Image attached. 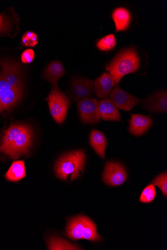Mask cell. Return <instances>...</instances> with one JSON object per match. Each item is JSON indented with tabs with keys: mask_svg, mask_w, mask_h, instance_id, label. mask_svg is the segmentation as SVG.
<instances>
[{
	"mask_svg": "<svg viewBox=\"0 0 167 250\" xmlns=\"http://www.w3.org/2000/svg\"><path fill=\"white\" fill-rule=\"evenodd\" d=\"M33 132L24 125H12L5 131L0 145V153H3L13 160L27 154L32 146Z\"/></svg>",
	"mask_w": 167,
	"mask_h": 250,
	"instance_id": "6da1fadb",
	"label": "cell"
},
{
	"mask_svg": "<svg viewBox=\"0 0 167 250\" xmlns=\"http://www.w3.org/2000/svg\"><path fill=\"white\" fill-rule=\"evenodd\" d=\"M141 62V57L137 50L134 48H128L118 53L107 65L106 70L113 77L116 85L124 76L138 71Z\"/></svg>",
	"mask_w": 167,
	"mask_h": 250,
	"instance_id": "7a4b0ae2",
	"label": "cell"
},
{
	"mask_svg": "<svg viewBox=\"0 0 167 250\" xmlns=\"http://www.w3.org/2000/svg\"><path fill=\"white\" fill-rule=\"evenodd\" d=\"M86 160L84 151H74L60 157L56 162L55 172L56 176L64 181H73L83 173Z\"/></svg>",
	"mask_w": 167,
	"mask_h": 250,
	"instance_id": "3957f363",
	"label": "cell"
},
{
	"mask_svg": "<svg viewBox=\"0 0 167 250\" xmlns=\"http://www.w3.org/2000/svg\"><path fill=\"white\" fill-rule=\"evenodd\" d=\"M47 102L51 115L55 121L59 124H62L66 118L69 109V99L58 86H53Z\"/></svg>",
	"mask_w": 167,
	"mask_h": 250,
	"instance_id": "277c9868",
	"label": "cell"
},
{
	"mask_svg": "<svg viewBox=\"0 0 167 250\" xmlns=\"http://www.w3.org/2000/svg\"><path fill=\"white\" fill-rule=\"evenodd\" d=\"M22 98V91L10 85L0 74V113L10 110Z\"/></svg>",
	"mask_w": 167,
	"mask_h": 250,
	"instance_id": "5b68a950",
	"label": "cell"
},
{
	"mask_svg": "<svg viewBox=\"0 0 167 250\" xmlns=\"http://www.w3.org/2000/svg\"><path fill=\"white\" fill-rule=\"evenodd\" d=\"M78 109L80 119L84 123L93 125L100 121L99 103L96 99L80 100L78 103Z\"/></svg>",
	"mask_w": 167,
	"mask_h": 250,
	"instance_id": "8992f818",
	"label": "cell"
},
{
	"mask_svg": "<svg viewBox=\"0 0 167 250\" xmlns=\"http://www.w3.org/2000/svg\"><path fill=\"white\" fill-rule=\"evenodd\" d=\"M127 174L124 167L118 163L109 162L105 166L103 179L107 185L117 187L125 183Z\"/></svg>",
	"mask_w": 167,
	"mask_h": 250,
	"instance_id": "52a82bcc",
	"label": "cell"
},
{
	"mask_svg": "<svg viewBox=\"0 0 167 250\" xmlns=\"http://www.w3.org/2000/svg\"><path fill=\"white\" fill-rule=\"evenodd\" d=\"M94 93V82L84 78L74 79L71 83V98L74 101L91 97Z\"/></svg>",
	"mask_w": 167,
	"mask_h": 250,
	"instance_id": "ba28073f",
	"label": "cell"
},
{
	"mask_svg": "<svg viewBox=\"0 0 167 250\" xmlns=\"http://www.w3.org/2000/svg\"><path fill=\"white\" fill-rule=\"evenodd\" d=\"M109 99L118 108L126 111L131 110L140 102V100L125 91L116 87L109 94Z\"/></svg>",
	"mask_w": 167,
	"mask_h": 250,
	"instance_id": "9c48e42d",
	"label": "cell"
},
{
	"mask_svg": "<svg viewBox=\"0 0 167 250\" xmlns=\"http://www.w3.org/2000/svg\"><path fill=\"white\" fill-rule=\"evenodd\" d=\"M0 65L2 69L1 74L7 82L15 88L22 91L23 82L19 65L12 62L3 60L0 61Z\"/></svg>",
	"mask_w": 167,
	"mask_h": 250,
	"instance_id": "30bf717a",
	"label": "cell"
},
{
	"mask_svg": "<svg viewBox=\"0 0 167 250\" xmlns=\"http://www.w3.org/2000/svg\"><path fill=\"white\" fill-rule=\"evenodd\" d=\"M145 108L153 112H165L167 110V94L160 92L147 97L142 103Z\"/></svg>",
	"mask_w": 167,
	"mask_h": 250,
	"instance_id": "8fae6325",
	"label": "cell"
},
{
	"mask_svg": "<svg viewBox=\"0 0 167 250\" xmlns=\"http://www.w3.org/2000/svg\"><path fill=\"white\" fill-rule=\"evenodd\" d=\"M114 21L116 32L126 31L131 24L132 17L130 11L122 7L116 8L112 14Z\"/></svg>",
	"mask_w": 167,
	"mask_h": 250,
	"instance_id": "7c38bea8",
	"label": "cell"
},
{
	"mask_svg": "<svg viewBox=\"0 0 167 250\" xmlns=\"http://www.w3.org/2000/svg\"><path fill=\"white\" fill-rule=\"evenodd\" d=\"M152 125L153 120L150 117L131 114L129 129L132 134L140 136L145 133Z\"/></svg>",
	"mask_w": 167,
	"mask_h": 250,
	"instance_id": "4fadbf2b",
	"label": "cell"
},
{
	"mask_svg": "<svg viewBox=\"0 0 167 250\" xmlns=\"http://www.w3.org/2000/svg\"><path fill=\"white\" fill-rule=\"evenodd\" d=\"M114 85L113 77L104 73L94 82V93L98 98H105L109 95Z\"/></svg>",
	"mask_w": 167,
	"mask_h": 250,
	"instance_id": "5bb4252c",
	"label": "cell"
},
{
	"mask_svg": "<svg viewBox=\"0 0 167 250\" xmlns=\"http://www.w3.org/2000/svg\"><path fill=\"white\" fill-rule=\"evenodd\" d=\"M101 119L107 121H120L121 116L118 108L110 99L101 100L99 103Z\"/></svg>",
	"mask_w": 167,
	"mask_h": 250,
	"instance_id": "9a60e30c",
	"label": "cell"
},
{
	"mask_svg": "<svg viewBox=\"0 0 167 250\" xmlns=\"http://www.w3.org/2000/svg\"><path fill=\"white\" fill-rule=\"evenodd\" d=\"M65 75L63 64L59 61L51 62L46 68L44 78L50 82L53 86H58V80Z\"/></svg>",
	"mask_w": 167,
	"mask_h": 250,
	"instance_id": "2e32d148",
	"label": "cell"
},
{
	"mask_svg": "<svg viewBox=\"0 0 167 250\" xmlns=\"http://www.w3.org/2000/svg\"><path fill=\"white\" fill-rule=\"evenodd\" d=\"M85 216H78L69 221L67 227V234L72 239H83L85 227Z\"/></svg>",
	"mask_w": 167,
	"mask_h": 250,
	"instance_id": "e0dca14e",
	"label": "cell"
},
{
	"mask_svg": "<svg viewBox=\"0 0 167 250\" xmlns=\"http://www.w3.org/2000/svg\"><path fill=\"white\" fill-rule=\"evenodd\" d=\"M90 145L99 156L104 159L107 140L104 133L97 130H93L90 134Z\"/></svg>",
	"mask_w": 167,
	"mask_h": 250,
	"instance_id": "ac0fdd59",
	"label": "cell"
},
{
	"mask_svg": "<svg viewBox=\"0 0 167 250\" xmlns=\"http://www.w3.org/2000/svg\"><path fill=\"white\" fill-rule=\"evenodd\" d=\"M26 176L24 162L23 161L14 162L7 172L6 178L12 182H18Z\"/></svg>",
	"mask_w": 167,
	"mask_h": 250,
	"instance_id": "d6986e66",
	"label": "cell"
},
{
	"mask_svg": "<svg viewBox=\"0 0 167 250\" xmlns=\"http://www.w3.org/2000/svg\"><path fill=\"white\" fill-rule=\"evenodd\" d=\"M83 239L92 241H98L101 239V237L97 234L96 225L86 217Z\"/></svg>",
	"mask_w": 167,
	"mask_h": 250,
	"instance_id": "ffe728a7",
	"label": "cell"
},
{
	"mask_svg": "<svg viewBox=\"0 0 167 250\" xmlns=\"http://www.w3.org/2000/svg\"><path fill=\"white\" fill-rule=\"evenodd\" d=\"M116 43L114 35L110 34L100 39L96 43V47L101 51L108 52L113 49Z\"/></svg>",
	"mask_w": 167,
	"mask_h": 250,
	"instance_id": "44dd1931",
	"label": "cell"
},
{
	"mask_svg": "<svg viewBox=\"0 0 167 250\" xmlns=\"http://www.w3.org/2000/svg\"><path fill=\"white\" fill-rule=\"evenodd\" d=\"M49 250H81L79 247L71 244L65 240L52 237L49 241Z\"/></svg>",
	"mask_w": 167,
	"mask_h": 250,
	"instance_id": "7402d4cb",
	"label": "cell"
},
{
	"mask_svg": "<svg viewBox=\"0 0 167 250\" xmlns=\"http://www.w3.org/2000/svg\"><path fill=\"white\" fill-rule=\"evenodd\" d=\"M21 41L25 47H34L38 43V37L35 33L28 31L23 35Z\"/></svg>",
	"mask_w": 167,
	"mask_h": 250,
	"instance_id": "603a6c76",
	"label": "cell"
},
{
	"mask_svg": "<svg viewBox=\"0 0 167 250\" xmlns=\"http://www.w3.org/2000/svg\"><path fill=\"white\" fill-rule=\"evenodd\" d=\"M156 195L155 188L153 185H151L143 191L140 200L142 203H150L155 199Z\"/></svg>",
	"mask_w": 167,
	"mask_h": 250,
	"instance_id": "cb8c5ba5",
	"label": "cell"
},
{
	"mask_svg": "<svg viewBox=\"0 0 167 250\" xmlns=\"http://www.w3.org/2000/svg\"><path fill=\"white\" fill-rule=\"evenodd\" d=\"M154 186H157L161 190L164 196L167 195V174L163 173L156 177L153 181Z\"/></svg>",
	"mask_w": 167,
	"mask_h": 250,
	"instance_id": "d4e9b609",
	"label": "cell"
},
{
	"mask_svg": "<svg viewBox=\"0 0 167 250\" xmlns=\"http://www.w3.org/2000/svg\"><path fill=\"white\" fill-rule=\"evenodd\" d=\"M35 57L34 51L32 49H27L22 54L21 61L23 63H30L33 61Z\"/></svg>",
	"mask_w": 167,
	"mask_h": 250,
	"instance_id": "484cf974",
	"label": "cell"
},
{
	"mask_svg": "<svg viewBox=\"0 0 167 250\" xmlns=\"http://www.w3.org/2000/svg\"><path fill=\"white\" fill-rule=\"evenodd\" d=\"M4 16L2 14H0V31H1L2 26L3 25V22L4 21Z\"/></svg>",
	"mask_w": 167,
	"mask_h": 250,
	"instance_id": "4316f807",
	"label": "cell"
}]
</instances>
